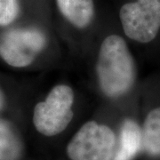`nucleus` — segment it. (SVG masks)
I'll list each match as a JSON object with an SVG mask.
<instances>
[{
    "label": "nucleus",
    "instance_id": "nucleus-1",
    "mask_svg": "<svg viewBox=\"0 0 160 160\" xmlns=\"http://www.w3.org/2000/svg\"><path fill=\"white\" fill-rule=\"evenodd\" d=\"M97 74L101 88L109 97L123 95L133 86L135 64L121 37L111 35L103 40L98 56Z\"/></svg>",
    "mask_w": 160,
    "mask_h": 160
},
{
    "label": "nucleus",
    "instance_id": "nucleus-2",
    "mask_svg": "<svg viewBox=\"0 0 160 160\" xmlns=\"http://www.w3.org/2000/svg\"><path fill=\"white\" fill-rule=\"evenodd\" d=\"M117 137L108 126L89 121L80 127L67 145L70 160H113Z\"/></svg>",
    "mask_w": 160,
    "mask_h": 160
},
{
    "label": "nucleus",
    "instance_id": "nucleus-3",
    "mask_svg": "<svg viewBox=\"0 0 160 160\" xmlns=\"http://www.w3.org/2000/svg\"><path fill=\"white\" fill-rule=\"evenodd\" d=\"M74 92L68 86H54L46 101L37 104L33 123L38 132L52 137L62 132L73 118Z\"/></svg>",
    "mask_w": 160,
    "mask_h": 160
},
{
    "label": "nucleus",
    "instance_id": "nucleus-4",
    "mask_svg": "<svg viewBox=\"0 0 160 160\" xmlns=\"http://www.w3.org/2000/svg\"><path fill=\"white\" fill-rule=\"evenodd\" d=\"M120 20L126 35L140 43H149L160 29V0H137L120 9Z\"/></svg>",
    "mask_w": 160,
    "mask_h": 160
},
{
    "label": "nucleus",
    "instance_id": "nucleus-5",
    "mask_svg": "<svg viewBox=\"0 0 160 160\" xmlns=\"http://www.w3.org/2000/svg\"><path fill=\"white\" fill-rule=\"evenodd\" d=\"M46 46V37L36 29H14L0 38V56L12 67L29 65Z\"/></svg>",
    "mask_w": 160,
    "mask_h": 160
},
{
    "label": "nucleus",
    "instance_id": "nucleus-6",
    "mask_svg": "<svg viewBox=\"0 0 160 160\" xmlns=\"http://www.w3.org/2000/svg\"><path fill=\"white\" fill-rule=\"evenodd\" d=\"M142 149V128L134 120L126 119L122 124L113 160H133Z\"/></svg>",
    "mask_w": 160,
    "mask_h": 160
},
{
    "label": "nucleus",
    "instance_id": "nucleus-7",
    "mask_svg": "<svg viewBox=\"0 0 160 160\" xmlns=\"http://www.w3.org/2000/svg\"><path fill=\"white\" fill-rule=\"evenodd\" d=\"M62 15L78 28H85L93 17L92 0H57Z\"/></svg>",
    "mask_w": 160,
    "mask_h": 160
},
{
    "label": "nucleus",
    "instance_id": "nucleus-8",
    "mask_svg": "<svg viewBox=\"0 0 160 160\" xmlns=\"http://www.w3.org/2000/svg\"><path fill=\"white\" fill-rule=\"evenodd\" d=\"M22 151L18 132L11 123L0 118V160H20Z\"/></svg>",
    "mask_w": 160,
    "mask_h": 160
},
{
    "label": "nucleus",
    "instance_id": "nucleus-9",
    "mask_svg": "<svg viewBox=\"0 0 160 160\" xmlns=\"http://www.w3.org/2000/svg\"><path fill=\"white\" fill-rule=\"evenodd\" d=\"M142 149L153 158H160V107L147 115L142 128Z\"/></svg>",
    "mask_w": 160,
    "mask_h": 160
},
{
    "label": "nucleus",
    "instance_id": "nucleus-10",
    "mask_svg": "<svg viewBox=\"0 0 160 160\" xmlns=\"http://www.w3.org/2000/svg\"><path fill=\"white\" fill-rule=\"evenodd\" d=\"M18 0H0V26H7L18 16Z\"/></svg>",
    "mask_w": 160,
    "mask_h": 160
},
{
    "label": "nucleus",
    "instance_id": "nucleus-11",
    "mask_svg": "<svg viewBox=\"0 0 160 160\" xmlns=\"http://www.w3.org/2000/svg\"><path fill=\"white\" fill-rule=\"evenodd\" d=\"M4 106H5V96H4V93L0 88V110L4 108Z\"/></svg>",
    "mask_w": 160,
    "mask_h": 160
}]
</instances>
